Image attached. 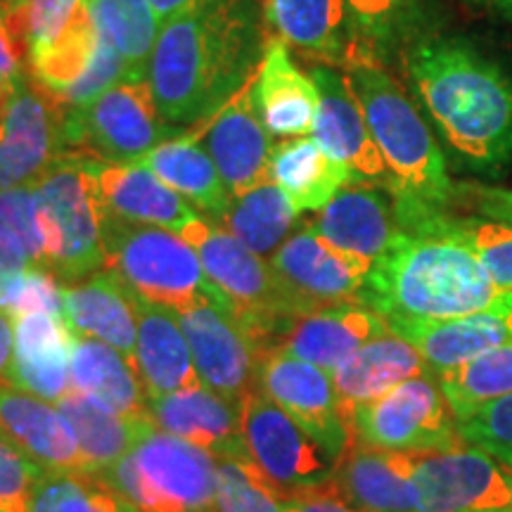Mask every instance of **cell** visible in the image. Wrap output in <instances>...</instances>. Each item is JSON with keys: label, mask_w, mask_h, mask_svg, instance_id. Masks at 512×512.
Returning a JSON list of instances; mask_svg holds the SVG:
<instances>
[{"label": "cell", "mask_w": 512, "mask_h": 512, "mask_svg": "<svg viewBox=\"0 0 512 512\" xmlns=\"http://www.w3.org/2000/svg\"><path fill=\"white\" fill-rule=\"evenodd\" d=\"M100 43L102 36L98 24H95L86 0H83L79 10L67 22V27L46 48L36 50L29 57L31 76L38 86H43L55 100H60L91 69L95 57H98Z\"/></svg>", "instance_id": "obj_37"}, {"label": "cell", "mask_w": 512, "mask_h": 512, "mask_svg": "<svg viewBox=\"0 0 512 512\" xmlns=\"http://www.w3.org/2000/svg\"><path fill=\"white\" fill-rule=\"evenodd\" d=\"M91 171L102 209L114 216L174 233H181L188 223L200 219L181 192L136 162L114 164L91 157Z\"/></svg>", "instance_id": "obj_26"}, {"label": "cell", "mask_w": 512, "mask_h": 512, "mask_svg": "<svg viewBox=\"0 0 512 512\" xmlns=\"http://www.w3.org/2000/svg\"><path fill=\"white\" fill-rule=\"evenodd\" d=\"M254 95L261 119L278 138H302L313 131L318 88L311 74L292 60L280 38L266 43L264 60L254 76Z\"/></svg>", "instance_id": "obj_31"}, {"label": "cell", "mask_w": 512, "mask_h": 512, "mask_svg": "<svg viewBox=\"0 0 512 512\" xmlns=\"http://www.w3.org/2000/svg\"><path fill=\"white\" fill-rule=\"evenodd\" d=\"M138 342L133 366L143 380L147 394L162 396L200 387L188 339L181 328L178 311L145 302L136 294Z\"/></svg>", "instance_id": "obj_30"}, {"label": "cell", "mask_w": 512, "mask_h": 512, "mask_svg": "<svg viewBox=\"0 0 512 512\" xmlns=\"http://www.w3.org/2000/svg\"><path fill=\"white\" fill-rule=\"evenodd\" d=\"M415 98L470 171L512 162V76L460 36H422L403 50Z\"/></svg>", "instance_id": "obj_2"}, {"label": "cell", "mask_w": 512, "mask_h": 512, "mask_svg": "<svg viewBox=\"0 0 512 512\" xmlns=\"http://www.w3.org/2000/svg\"><path fill=\"white\" fill-rule=\"evenodd\" d=\"M46 242V271L62 285L91 278L105 266L102 204L88 155H60L31 183Z\"/></svg>", "instance_id": "obj_6"}, {"label": "cell", "mask_w": 512, "mask_h": 512, "mask_svg": "<svg viewBox=\"0 0 512 512\" xmlns=\"http://www.w3.org/2000/svg\"><path fill=\"white\" fill-rule=\"evenodd\" d=\"M437 377L456 418H465L484 403L512 394V342Z\"/></svg>", "instance_id": "obj_42"}, {"label": "cell", "mask_w": 512, "mask_h": 512, "mask_svg": "<svg viewBox=\"0 0 512 512\" xmlns=\"http://www.w3.org/2000/svg\"><path fill=\"white\" fill-rule=\"evenodd\" d=\"M102 477L140 512H211L216 458L174 434L155 430Z\"/></svg>", "instance_id": "obj_8"}, {"label": "cell", "mask_w": 512, "mask_h": 512, "mask_svg": "<svg viewBox=\"0 0 512 512\" xmlns=\"http://www.w3.org/2000/svg\"><path fill=\"white\" fill-rule=\"evenodd\" d=\"M432 226L456 235L482 261L486 273L512 292V195L503 190L458 188L444 211L425 216L401 230Z\"/></svg>", "instance_id": "obj_19"}, {"label": "cell", "mask_w": 512, "mask_h": 512, "mask_svg": "<svg viewBox=\"0 0 512 512\" xmlns=\"http://www.w3.org/2000/svg\"><path fill=\"white\" fill-rule=\"evenodd\" d=\"M136 164L150 169L166 185L181 192L185 200L207 214L209 221L223 223L226 219L233 195L195 133L164 140L145 157L136 159Z\"/></svg>", "instance_id": "obj_34"}, {"label": "cell", "mask_w": 512, "mask_h": 512, "mask_svg": "<svg viewBox=\"0 0 512 512\" xmlns=\"http://www.w3.org/2000/svg\"><path fill=\"white\" fill-rule=\"evenodd\" d=\"M505 294L475 252L444 230H399L392 247L370 266L363 306L387 325L432 323L489 309Z\"/></svg>", "instance_id": "obj_3"}, {"label": "cell", "mask_w": 512, "mask_h": 512, "mask_svg": "<svg viewBox=\"0 0 512 512\" xmlns=\"http://www.w3.org/2000/svg\"><path fill=\"white\" fill-rule=\"evenodd\" d=\"M332 484L361 512H418L406 453L351 444Z\"/></svg>", "instance_id": "obj_32"}, {"label": "cell", "mask_w": 512, "mask_h": 512, "mask_svg": "<svg viewBox=\"0 0 512 512\" xmlns=\"http://www.w3.org/2000/svg\"><path fill=\"white\" fill-rule=\"evenodd\" d=\"M15 325V358L10 387L57 403L72 392L69 358L74 332L62 316L24 313L12 318Z\"/></svg>", "instance_id": "obj_28"}, {"label": "cell", "mask_w": 512, "mask_h": 512, "mask_svg": "<svg viewBox=\"0 0 512 512\" xmlns=\"http://www.w3.org/2000/svg\"><path fill=\"white\" fill-rule=\"evenodd\" d=\"M347 76L387 166L384 188L394 197L399 228L444 211L458 185L448 176L444 150L420 107L382 64L356 67Z\"/></svg>", "instance_id": "obj_4"}, {"label": "cell", "mask_w": 512, "mask_h": 512, "mask_svg": "<svg viewBox=\"0 0 512 512\" xmlns=\"http://www.w3.org/2000/svg\"><path fill=\"white\" fill-rule=\"evenodd\" d=\"M0 311L10 318L24 316V313H53L62 316V283L41 268H29L15 275L8 292H5Z\"/></svg>", "instance_id": "obj_45"}, {"label": "cell", "mask_w": 512, "mask_h": 512, "mask_svg": "<svg viewBox=\"0 0 512 512\" xmlns=\"http://www.w3.org/2000/svg\"><path fill=\"white\" fill-rule=\"evenodd\" d=\"M204 128L202 145L214 159L230 195L240 197L268 181V159L275 145L256 107L254 79Z\"/></svg>", "instance_id": "obj_20"}, {"label": "cell", "mask_w": 512, "mask_h": 512, "mask_svg": "<svg viewBox=\"0 0 512 512\" xmlns=\"http://www.w3.org/2000/svg\"><path fill=\"white\" fill-rule=\"evenodd\" d=\"M458 432L465 444L482 448L512 465V394L484 403L458 418Z\"/></svg>", "instance_id": "obj_44"}, {"label": "cell", "mask_w": 512, "mask_h": 512, "mask_svg": "<svg viewBox=\"0 0 512 512\" xmlns=\"http://www.w3.org/2000/svg\"><path fill=\"white\" fill-rule=\"evenodd\" d=\"M418 512L512 510V465L477 446L406 453Z\"/></svg>", "instance_id": "obj_13"}, {"label": "cell", "mask_w": 512, "mask_h": 512, "mask_svg": "<svg viewBox=\"0 0 512 512\" xmlns=\"http://www.w3.org/2000/svg\"><path fill=\"white\" fill-rule=\"evenodd\" d=\"M5 5H8V0H0V8H5Z\"/></svg>", "instance_id": "obj_53"}, {"label": "cell", "mask_w": 512, "mask_h": 512, "mask_svg": "<svg viewBox=\"0 0 512 512\" xmlns=\"http://www.w3.org/2000/svg\"><path fill=\"white\" fill-rule=\"evenodd\" d=\"M64 145V107L22 76L0 110V192L36 183Z\"/></svg>", "instance_id": "obj_14"}, {"label": "cell", "mask_w": 512, "mask_h": 512, "mask_svg": "<svg viewBox=\"0 0 512 512\" xmlns=\"http://www.w3.org/2000/svg\"><path fill=\"white\" fill-rule=\"evenodd\" d=\"M389 332L387 320L363 304H344L294 318L275 351L332 373L375 337Z\"/></svg>", "instance_id": "obj_25"}, {"label": "cell", "mask_w": 512, "mask_h": 512, "mask_svg": "<svg viewBox=\"0 0 512 512\" xmlns=\"http://www.w3.org/2000/svg\"><path fill=\"white\" fill-rule=\"evenodd\" d=\"M268 181L278 185L297 214H302L323 209L339 190L356 183V176L332 159L316 140L302 136L273 147Z\"/></svg>", "instance_id": "obj_35"}, {"label": "cell", "mask_w": 512, "mask_h": 512, "mask_svg": "<svg viewBox=\"0 0 512 512\" xmlns=\"http://www.w3.org/2000/svg\"><path fill=\"white\" fill-rule=\"evenodd\" d=\"M102 249L105 266L145 302L174 311L202 299L223 304L200 256L174 230L121 219L102 209Z\"/></svg>", "instance_id": "obj_5"}, {"label": "cell", "mask_w": 512, "mask_h": 512, "mask_svg": "<svg viewBox=\"0 0 512 512\" xmlns=\"http://www.w3.org/2000/svg\"><path fill=\"white\" fill-rule=\"evenodd\" d=\"M285 408L313 439H318L332 456L342 460L354 444L342 415L330 373L283 351H271L261 361L259 387Z\"/></svg>", "instance_id": "obj_17"}, {"label": "cell", "mask_w": 512, "mask_h": 512, "mask_svg": "<svg viewBox=\"0 0 512 512\" xmlns=\"http://www.w3.org/2000/svg\"><path fill=\"white\" fill-rule=\"evenodd\" d=\"M292 318L344 304H363L370 264L342 252L313 226L287 238L268 261Z\"/></svg>", "instance_id": "obj_12"}, {"label": "cell", "mask_w": 512, "mask_h": 512, "mask_svg": "<svg viewBox=\"0 0 512 512\" xmlns=\"http://www.w3.org/2000/svg\"><path fill=\"white\" fill-rule=\"evenodd\" d=\"M12 358H15V325L8 313L0 311V384L12 380Z\"/></svg>", "instance_id": "obj_49"}, {"label": "cell", "mask_w": 512, "mask_h": 512, "mask_svg": "<svg viewBox=\"0 0 512 512\" xmlns=\"http://www.w3.org/2000/svg\"><path fill=\"white\" fill-rule=\"evenodd\" d=\"M69 375H72V392L91 396L119 415L150 418V394L136 366L131 358L110 344L74 335Z\"/></svg>", "instance_id": "obj_33"}, {"label": "cell", "mask_w": 512, "mask_h": 512, "mask_svg": "<svg viewBox=\"0 0 512 512\" xmlns=\"http://www.w3.org/2000/svg\"><path fill=\"white\" fill-rule=\"evenodd\" d=\"M29 512H140L95 470H46Z\"/></svg>", "instance_id": "obj_40"}, {"label": "cell", "mask_w": 512, "mask_h": 512, "mask_svg": "<svg viewBox=\"0 0 512 512\" xmlns=\"http://www.w3.org/2000/svg\"><path fill=\"white\" fill-rule=\"evenodd\" d=\"M0 441L46 470H86L79 441L57 403L0 384Z\"/></svg>", "instance_id": "obj_24"}, {"label": "cell", "mask_w": 512, "mask_h": 512, "mask_svg": "<svg viewBox=\"0 0 512 512\" xmlns=\"http://www.w3.org/2000/svg\"><path fill=\"white\" fill-rule=\"evenodd\" d=\"M482 3L489 5L491 10H496L498 15L512 22V0H482Z\"/></svg>", "instance_id": "obj_51"}, {"label": "cell", "mask_w": 512, "mask_h": 512, "mask_svg": "<svg viewBox=\"0 0 512 512\" xmlns=\"http://www.w3.org/2000/svg\"><path fill=\"white\" fill-rule=\"evenodd\" d=\"M147 3H150V8H152V12H155V17L159 22V29H162L164 24L174 22L176 17L195 10L197 5L207 3V0H147Z\"/></svg>", "instance_id": "obj_50"}, {"label": "cell", "mask_w": 512, "mask_h": 512, "mask_svg": "<svg viewBox=\"0 0 512 512\" xmlns=\"http://www.w3.org/2000/svg\"><path fill=\"white\" fill-rule=\"evenodd\" d=\"M313 228L342 252L375 264L399 235L394 197L387 188L356 181L318 211Z\"/></svg>", "instance_id": "obj_23"}, {"label": "cell", "mask_w": 512, "mask_h": 512, "mask_svg": "<svg viewBox=\"0 0 512 512\" xmlns=\"http://www.w3.org/2000/svg\"><path fill=\"white\" fill-rule=\"evenodd\" d=\"M12 88H15V83H12V86H0V110H3L5 100H8V95H10Z\"/></svg>", "instance_id": "obj_52"}, {"label": "cell", "mask_w": 512, "mask_h": 512, "mask_svg": "<svg viewBox=\"0 0 512 512\" xmlns=\"http://www.w3.org/2000/svg\"><path fill=\"white\" fill-rule=\"evenodd\" d=\"M211 512H285V498L249 458H216Z\"/></svg>", "instance_id": "obj_43"}, {"label": "cell", "mask_w": 512, "mask_h": 512, "mask_svg": "<svg viewBox=\"0 0 512 512\" xmlns=\"http://www.w3.org/2000/svg\"><path fill=\"white\" fill-rule=\"evenodd\" d=\"M347 425L354 444L382 451L422 453L465 446L456 413L434 373L401 382L380 399L356 406Z\"/></svg>", "instance_id": "obj_9"}, {"label": "cell", "mask_w": 512, "mask_h": 512, "mask_svg": "<svg viewBox=\"0 0 512 512\" xmlns=\"http://www.w3.org/2000/svg\"><path fill=\"white\" fill-rule=\"evenodd\" d=\"M64 418L69 420L79 441V451L86 470H105L136 448L157 425L150 418L119 415L105 408L91 396L69 392L57 401Z\"/></svg>", "instance_id": "obj_36"}, {"label": "cell", "mask_w": 512, "mask_h": 512, "mask_svg": "<svg viewBox=\"0 0 512 512\" xmlns=\"http://www.w3.org/2000/svg\"><path fill=\"white\" fill-rule=\"evenodd\" d=\"M430 373V363L425 361L418 347L389 330L349 356L342 366L332 370L330 377L342 415L347 420L356 406L380 399L401 382Z\"/></svg>", "instance_id": "obj_29"}, {"label": "cell", "mask_w": 512, "mask_h": 512, "mask_svg": "<svg viewBox=\"0 0 512 512\" xmlns=\"http://www.w3.org/2000/svg\"><path fill=\"white\" fill-rule=\"evenodd\" d=\"M150 418L157 430L190 441L214 458H249L242 434V401H230L204 384L150 396Z\"/></svg>", "instance_id": "obj_21"}, {"label": "cell", "mask_w": 512, "mask_h": 512, "mask_svg": "<svg viewBox=\"0 0 512 512\" xmlns=\"http://www.w3.org/2000/svg\"><path fill=\"white\" fill-rule=\"evenodd\" d=\"M178 318L204 387L230 401H242L259 387L264 351L226 306L202 299L178 311Z\"/></svg>", "instance_id": "obj_15"}, {"label": "cell", "mask_w": 512, "mask_h": 512, "mask_svg": "<svg viewBox=\"0 0 512 512\" xmlns=\"http://www.w3.org/2000/svg\"><path fill=\"white\" fill-rule=\"evenodd\" d=\"M62 313L74 335L93 337L133 361L138 342L136 292L114 271L62 285Z\"/></svg>", "instance_id": "obj_27"}, {"label": "cell", "mask_w": 512, "mask_h": 512, "mask_svg": "<svg viewBox=\"0 0 512 512\" xmlns=\"http://www.w3.org/2000/svg\"><path fill=\"white\" fill-rule=\"evenodd\" d=\"M98 31L117 48L128 69V81H147L159 22L147 0H86Z\"/></svg>", "instance_id": "obj_38"}, {"label": "cell", "mask_w": 512, "mask_h": 512, "mask_svg": "<svg viewBox=\"0 0 512 512\" xmlns=\"http://www.w3.org/2000/svg\"><path fill=\"white\" fill-rule=\"evenodd\" d=\"M344 3L382 62L427 36L425 31L430 27L427 0H344Z\"/></svg>", "instance_id": "obj_41"}, {"label": "cell", "mask_w": 512, "mask_h": 512, "mask_svg": "<svg viewBox=\"0 0 512 512\" xmlns=\"http://www.w3.org/2000/svg\"><path fill=\"white\" fill-rule=\"evenodd\" d=\"M264 22L261 0H207L159 29L147 83L166 124H207L254 79Z\"/></svg>", "instance_id": "obj_1"}, {"label": "cell", "mask_w": 512, "mask_h": 512, "mask_svg": "<svg viewBox=\"0 0 512 512\" xmlns=\"http://www.w3.org/2000/svg\"><path fill=\"white\" fill-rule=\"evenodd\" d=\"M266 27L320 64L351 72L382 64L344 0H264Z\"/></svg>", "instance_id": "obj_16"}, {"label": "cell", "mask_w": 512, "mask_h": 512, "mask_svg": "<svg viewBox=\"0 0 512 512\" xmlns=\"http://www.w3.org/2000/svg\"><path fill=\"white\" fill-rule=\"evenodd\" d=\"M242 434L249 460L285 501L330 484L339 458L261 389L242 399Z\"/></svg>", "instance_id": "obj_10"}, {"label": "cell", "mask_w": 512, "mask_h": 512, "mask_svg": "<svg viewBox=\"0 0 512 512\" xmlns=\"http://www.w3.org/2000/svg\"><path fill=\"white\" fill-rule=\"evenodd\" d=\"M24 64H29L27 10L5 5L0 8V86H12L27 76Z\"/></svg>", "instance_id": "obj_47"}, {"label": "cell", "mask_w": 512, "mask_h": 512, "mask_svg": "<svg viewBox=\"0 0 512 512\" xmlns=\"http://www.w3.org/2000/svg\"><path fill=\"white\" fill-rule=\"evenodd\" d=\"M503 512H512V510H503Z\"/></svg>", "instance_id": "obj_54"}, {"label": "cell", "mask_w": 512, "mask_h": 512, "mask_svg": "<svg viewBox=\"0 0 512 512\" xmlns=\"http://www.w3.org/2000/svg\"><path fill=\"white\" fill-rule=\"evenodd\" d=\"M389 330L415 344L432 373L441 375L512 342V292H505L489 309L467 316L432 323H399Z\"/></svg>", "instance_id": "obj_22"}, {"label": "cell", "mask_w": 512, "mask_h": 512, "mask_svg": "<svg viewBox=\"0 0 512 512\" xmlns=\"http://www.w3.org/2000/svg\"><path fill=\"white\" fill-rule=\"evenodd\" d=\"M43 472L46 467L0 441V512H29Z\"/></svg>", "instance_id": "obj_46"}, {"label": "cell", "mask_w": 512, "mask_h": 512, "mask_svg": "<svg viewBox=\"0 0 512 512\" xmlns=\"http://www.w3.org/2000/svg\"><path fill=\"white\" fill-rule=\"evenodd\" d=\"M171 133L147 81H121L79 110H64L67 150L83 147L100 162H136Z\"/></svg>", "instance_id": "obj_11"}, {"label": "cell", "mask_w": 512, "mask_h": 512, "mask_svg": "<svg viewBox=\"0 0 512 512\" xmlns=\"http://www.w3.org/2000/svg\"><path fill=\"white\" fill-rule=\"evenodd\" d=\"M178 235L200 256L211 285L221 294L226 309L252 335L256 347L264 356L275 351L294 318L285 309L271 266L242 245L228 228L202 216Z\"/></svg>", "instance_id": "obj_7"}, {"label": "cell", "mask_w": 512, "mask_h": 512, "mask_svg": "<svg viewBox=\"0 0 512 512\" xmlns=\"http://www.w3.org/2000/svg\"><path fill=\"white\" fill-rule=\"evenodd\" d=\"M285 512H361L354 505L344 501L335 489V484H323L318 489L285 501Z\"/></svg>", "instance_id": "obj_48"}, {"label": "cell", "mask_w": 512, "mask_h": 512, "mask_svg": "<svg viewBox=\"0 0 512 512\" xmlns=\"http://www.w3.org/2000/svg\"><path fill=\"white\" fill-rule=\"evenodd\" d=\"M309 74L318 88V112L311 138L332 159L347 166L356 181L387 185V166L347 72L330 64H316Z\"/></svg>", "instance_id": "obj_18"}, {"label": "cell", "mask_w": 512, "mask_h": 512, "mask_svg": "<svg viewBox=\"0 0 512 512\" xmlns=\"http://www.w3.org/2000/svg\"><path fill=\"white\" fill-rule=\"evenodd\" d=\"M297 219V209L278 185L266 181L245 195L233 197L226 214V228L254 254H268L283 245Z\"/></svg>", "instance_id": "obj_39"}]
</instances>
